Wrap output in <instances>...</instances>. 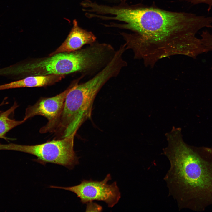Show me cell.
<instances>
[{
    "instance_id": "cell-2",
    "label": "cell",
    "mask_w": 212,
    "mask_h": 212,
    "mask_svg": "<svg viewBox=\"0 0 212 212\" xmlns=\"http://www.w3.org/2000/svg\"><path fill=\"white\" fill-rule=\"evenodd\" d=\"M180 127L165 134L163 153L170 163L164 180L180 210L204 211L212 205V149L190 146L183 140Z\"/></svg>"
},
{
    "instance_id": "cell-8",
    "label": "cell",
    "mask_w": 212,
    "mask_h": 212,
    "mask_svg": "<svg viewBox=\"0 0 212 212\" xmlns=\"http://www.w3.org/2000/svg\"><path fill=\"white\" fill-rule=\"evenodd\" d=\"M96 37L91 32L84 29L78 25L76 20L73 21V26L64 41L50 56L60 52H70L79 50L86 44L96 42Z\"/></svg>"
},
{
    "instance_id": "cell-5",
    "label": "cell",
    "mask_w": 212,
    "mask_h": 212,
    "mask_svg": "<svg viewBox=\"0 0 212 212\" xmlns=\"http://www.w3.org/2000/svg\"><path fill=\"white\" fill-rule=\"evenodd\" d=\"M75 135L61 139H54L33 145L10 143H0V150H10L28 153L37 157L35 161L43 165L51 163L72 169L79 163L74 149Z\"/></svg>"
},
{
    "instance_id": "cell-1",
    "label": "cell",
    "mask_w": 212,
    "mask_h": 212,
    "mask_svg": "<svg viewBox=\"0 0 212 212\" xmlns=\"http://www.w3.org/2000/svg\"><path fill=\"white\" fill-rule=\"evenodd\" d=\"M111 14L112 20L125 24L117 27L135 32L125 36L126 49L151 66L172 56H194L199 44L196 34L210 24L208 17L154 8L115 6Z\"/></svg>"
},
{
    "instance_id": "cell-3",
    "label": "cell",
    "mask_w": 212,
    "mask_h": 212,
    "mask_svg": "<svg viewBox=\"0 0 212 212\" xmlns=\"http://www.w3.org/2000/svg\"><path fill=\"white\" fill-rule=\"evenodd\" d=\"M111 51L106 43H95L82 49L63 52L28 63L21 71L31 76L64 75L74 72L98 73L110 62Z\"/></svg>"
},
{
    "instance_id": "cell-13",
    "label": "cell",
    "mask_w": 212,
    "mask_h": 212,
    "mask_svg": "<svg viewBox=\"0 0 212 212\" xmlns=\"http://www.w3.org/2000/svg\"><path fill=\"white\" fill-rule=\"evenodd\" d=\"M194 4L201 3H204L208 5V10H210L212 6V0H186Z\"/></svg>"
},
{
    "instance_id": "cell-10",
    "label": "cell",
    "mask_w": 212,
    "mask_h": 212,
    "mask_svg": "<svg viewBox=\"0 0 212 212\" xmlns=\"http://www.w3.org/2000/svg\"><path fill=\"white\" fill-rule=\"evenodd\" d=\"M18 105L15 102L13 105L6 111L0 114V138L7 140L6 134L15 127L24 123L26 121L16 120L10 118L9 115L14 113Z\"/></svg>"
},
{
    "instance_id": "cell-11",
    "label": "cell",
    "mask_w": 212,
    "mask_h": 212,
    "mask_svg": "<svg viewBox=\"0 0 212 212\" xmlns=\"http://www.w3.org/2000/svg\"><path fill=\"white\" fill-rule=\"evenodd\" d=\"M201 42L205 47L207 52L212 51V32L207 30L203 31L201 35Z\"/></svg>"
},
{
    "instance_id": "cell-12",
    "label": "cell",
    "mask_w": 212,
    "mask_h": 212,
    "mask_svg": "<svg viewBox=\"0 0 212 212\" xmlns=\"http://www.w3.org/2000/svg\"><path fill=\"white\" fill-rule=\"evenodd\" d=\"M86 211H101L102 208L100 205L93 202L90 201L87 203Z\"/></svg>"
},
{
    "instance_id": "cell-9",
    "label": "cell",
    "mask_w": 212,
    "mask_h": 212,
    "mask_svg": "<svg viewBox=\"0 0 212 212\" xmlns=\"http://www.w3.org/2000/svg\"><path fill=\"white\" fill-rule=\"evenodd\" d=\"M63 76L53 74L30 76L21 80L0 85V90L18 88L44 86L61 80Z\"/></svg>"
},
{
    "instance_id": "cell-7",
    "label": "cell",
    "mask_w": 212,
    "mask_h": 212,
    "mask_svg": "<svg viewBox=\"0 0 212 212\" xmlns=\"http://www.w3.org/2000/svg\"><path fill=\"white\" fill-rule=\"evenodd\" d=\"M72 86L54 96L42 97L34 105L28 106L26 109L23 120L26 121L36 115L43 116L48 121L54 119L61 112L65 98Z\"/></svg>"
},
{
    "instance_id": "cell-6",
    "label": "cell",
    "mask_w": 212,
    "mask_h": 212,
    "mask_svg": "<svg viewBox=\"0 0 212 212\" xmlns=\"http://www.w3.org/2000/svg\"><path fill=\"white\" fill-rule=\"evenodd\" d=\"M109 174L101 181L92 180H84L77 186L62 187L51 186L50 188L68 190L75 193L79 198L83 204L93 201H102L105 202L109 207H112L118 202L121 193L116 182L109 184L107 182L111 180Z\"/></svg>"
},
{
    "instance_id": "cell-4",
    "label": "cell",
    "mask_w": 212,
    "mask_h": 212,
    "mask_svg": "<svg viewBox=\"0 0 212 212\" xmlns=\"http://www.w3.org/2000/svg\"><path fill=\"white\" fill-rule=\"evenodd\" d=\"M105 84L101 75L96 74L87 81L73 85L59 115L40 129L41 133H54L55 139L75 135L79 128L91 116L93 102Z\"/></svg>"
}]
</instances>
